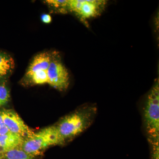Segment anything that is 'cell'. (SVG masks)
Returning a JSON list of instances; mask_svg holds the SVG:
<instances>
[{
    "mask_svg": "<svg viewBox=\"0 0 159 159\" xmlns=\"http://www.w3.org/2000/svg\"><path fill=\"white\" fill-rule=\"evenodd\" d=\"M10 99L9 91L4 85H0V107L6 105Z\"/></svg>",
    "mask_w": 159,
    "mask_h": 159,
    "instance_id": "12",
    "label": "cell"
},
{
    "mask_svg": "<svg viewBox=\"0 0 159 159\" xmlns=\"http://www.w3.org/2000/svg\"><path fill=\"white\" fill-rule=\"evenodd\" d=\"M48 84L60 91L66 90L70 84L67 69L59 58L52 59L48 70Z\"/></svg>",
    "mask_w": 159,
    "mask_h": 159,
    "instance_id": "5",
    "label": "cell"
},
{
    "mask_svg": "<svg viewBox=\"0 0 159 159\" xmlns=\"http://www.w3.org/2000/svg\"><path fill=\"white\" fill-rule=\"evenodd\" d=\"M51 56L48 53H42L38 54L30 64L27 72V75H30L39 70H48L51 61Z\"/></svg>",
    "mask_w": 159,
    "mask_h": 159,
    "instance_id": "8",
    "label": "cell"
},
{
    "mask_svg": "<svg viewBox=\"0 0 159 159\" xmlns=\"http://www.w3.org/2000/svg\"><path fill=\"white\" fill-rule=\"evenodd\" d=\"M107 3L105 0H66L62 10L74 12L85 21L100 15Z\"/></svg>",
    "mask_w": 159,
    "mask_h": 159,
    "instance_id": "4",
    "label": "cell"
},
{
    "mask_svg": "<svg viewBox=\"0 0 159 159\" xmlns=\"http://www.w3.org/2000/svg\"><path fill=\"white\" fill-rule=\"evenodd\" d=\"M60 136L57 126H49L25 139L21 148L33 157L39 155L50 146L65 143Z\"/></svg>",
    "mask_w": 159,
    "mask_h": 159,
    "instance_id": "3",
    "label": "cell"
},
{
    "mask_svg": "<svg viewBox=\"0 0 159 159\" xmlns=\"http://www.w3.org/2000/svg\"><path fill=\"white\" fill-rule=\"evenodd\" d=\"M24 140L22 137L11 132L4 135L0 134V157L3 159L6 152L21 148Z\"/></svg>",
    "mask_w": 159,
    "mask_h": 159,
    "instance_id": "7",
    "label": "cell"
},
{
    "mask_svg": "<svg viewBox=\"0 0 159 159\" xmlns=\"http://www.w3.org/2000/svg\"><path fill=\"white\" fill-rule=\"evenodd\" d=\"M9 133L10 132L3 122L2 118L0 114V134L4 135L7 134Z\"/></svg>",
    "mask_w": 159,
    "mask_h": 159,
    "instance_id": "13",
    "label": "cell"
},
{
    "mask_svg": "<svg viewBox=\"0 0 159 159\" xmlns=\"http://www.w3.org/2000/svg\"><path fill=\"white\" fill-rule=\"evenodd\" d=\"M0 114L3 122L11 133L19 135L25 139L34 133L15 111L4 110L0 111Z\"/></svg>",
    "mask_w": 159,
    "mask_h": 159,
    "instance_id": "6",
    "label": "cell"
},
{
    "mask_svg": "<svg viewBox=\"0 0 159 159\" xmlns=\"http://www.w3.org/2000/svg\"><path fill=\"white\" fill-rule=\"evenodd\" d=\"M145 129L152 146L159 145V82L158 79L147 96L143 112Z\"/></svg>",
    "mask_w": 159,
    "mask_h": 159,
    "instance_id": "2",
    "label": "cell"
},
{
    "mask_svg": "<svg viewBox=\"0 0 159 159\" xmlns=\"http://www.w3.org/2000/svg\"><path fill=\"white\" fill-rule=\"evenodd\" d=\"M32 82L36 84H48V72L47 70H39L33 73L29 77Z\"/></svg>",
    "mask_w": 159,
    "mask_h": 159,
    "instance_id": "11",
    "label": "cell"
},
{
    "mask_svg": "<svg viewBox=\"0 0 159 159\" xmlns=\"http://www.w3.org/2000/svg\"><path fill=\"white\" fill-rule=\"evenodd\" d=\"M0 159H2V157H0Z\"/></svg>",
    "mask_w": 159,
    "mask_h": 159,
    "instance_id": "15",
    "label": "cell"
},
{
    "mask_svg": "<svg viewBox=\"0 0 159 159\" xmlns=\"http://www.w3.org/2000/svg\"><path fill=\"white\" fill-rule=\"evenodd\" d=\"M41 20L43 22L45 23V24H49L51 22V20H52V18L50 15L44 14L42 15Z\"/></svg>",
    "mask_w": 159,
    "mask_h": 159,
    "instance_id": "14",
    "label": "cell"
},
{
    "mask_svg": "<svg viewBox=\"0 0 159 159\" xmlns=\"http://www.w3.org/2000/svg\"><path fill=\"white\" fill-rule=\"evenodd\" d=\"M14 66L13 59L7 54L0 52V78L8 74Z\"/></svg>",
    "mask_w": 159,
    "mask_h": 159,
    "instance_id": "9",
    "label": "cell"
},
{
    "mask_svg": "<svg viewBox=\"0 0 159 159\" xmlns=\"http://www.w3.org/2000/svg\"><path fill=\"white\" fill-rule=\"evenodd\" d=\"M97 107L94 104L86 106L82 109L63 118L57 126L62 140L77 136L90 126L97 113Z\"/></svg>",
    "mask_w": 159,
    "mask_h": 159,
    "instance_id": "1",
    "label": "cell"
},
{
    "mask_svg": "<svg viewBox=\"0 0 159 159\" xmlns=\"http://www.w3.org/2000/svg\"><path fill=\"white\" fill-rule=\"evenodd\" d=\"M3 159H34V157L26 153L20 148H15L6 152Z\"/></svg>",
    "mask_w": 159,
    "mask_h": 159,
    "instance_id": "10",
    "label": "cell"
}]
</instances>
